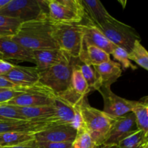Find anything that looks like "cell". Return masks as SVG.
Segmentation results:
<instances>
[{"label":"cell","instance_id":"5b68a950","mask_svg":"<svg viewBox=\"0 0 148 148\" xmlns=\"http://www.w3.org/2000/svg\"><path fill=\"white\" fill-rule=\"evenodd\" d=\"M48 16L54 25L80 23L85 17L82 0H46Z\"/></svg>","mask_w":148,"mask_h":148},{"label":"cell","instance_id":"f1b7e54d","mask_svg":"<svg viewBox=\"0 0 148 148\" xmlns=\"http://www.w3.org/2000/svg\"><path fill=\"white\" fill-rule=\"evenodd\" d=\"M111 54L116 60L119 62V64L122 66L123 69H126L128 68H132V69H137V66H134L129 59V53L123 48L116 46Z\"/></svg>","mask_w":148,"mask_h":148},{"label":"cell","instance_id":"9c48e42d","mask_svg":"<svg viewBox=\"0 0 148 148\" xmlns=\"http://www.w3.org/2000/svg\"><path fill=\"white\" fill-rule=\"evenodd\" d=\"M90 90L77 63H72L70 83L66 91L58 97L72 107L79 106Z\"/></svg>","mask_w":148,"mask_h":148},{"label":"cell","instance_id":"836d02e7","mask_svg":"<svg viewBox=\"0 0 148 148\" xmlns=\"http://www.w3.org/2000/svg\"><path fill=\"white\" fill-rule=\"evenodd\" d=\"M1 148H39L38 142L36 141V139L31 141L27 142V143H22V144L17 145L11 146V147H4Z\"/></svg>","mask_w":148,"mask_h":148},{"label":"cell","instance_id":"d590c367","mask_svg":"<svg viewBox=\"0 0 148 148\" xmlns=\"http://www.w3.org/2000/svg\"><path fill=\"white\" fill-rule=\"evenodd\" d=\"M10 0H0V10H1L2 7H4L6 4H8L10 2Z\"/></svg>","mask_w":148,"mask_h":148},{"label":"cell","instance_id":"8992f818","mask_svg":"<svg viewBox=\"0 0 148 148\" xmlns=\"http://www.w3.org/2000/svg\"><path fill=\"white\" fill-rule=\"evenodd\" d=\"M46 0H10L0 10V14L20 20L22 23L37 20L48 14Z\"/></svg>","mask_w":148,"mask_h":148},{"label":"cell","instance_id":"ffe728a7","mask_svg":"<svg viewBox=\"0 0 148 148\" xmlns=\"http://www.w3.org/2000/svg\"><path fill=\"white\" fill-rule=\"evenodd\" d=\"M78 59L84 64L93 66L108 62L111 60V58L110 54L105 51L95 46L83 43Z\"/></svg>","mask_w":148,"mask_h":148},{"label":"cell","instance_id":"d6a6232c","mask_svg":"<svg viewBox=\"0 0 148 148\" xmlns=\"http://www.w3.org/2000/svg\"><path fill=\"white\" fill-rule=\"evenodd\" d=\"M14 65L4 59H0V76H4L14 68Z\"/></svg>","mask_w":148,"mask_h":148},{"label":"cell","instance_id":"4dcf8cb0","mask_svg":"<svg viewBox=\"0 0 148 148\" xmlns=\"http://www.w3.org/2000/svg\"><path fill=\"white\" fill-rule=\"evenodd\" d=\"M39 148H72V143H38Z\"/></svg>","mask_w":148,"mask_h":148},{"label":"cell","instance_id":"ac0fdd59","mask_svg":"<svg viewBox=\"0 0 148 148\" xmlns=\"http://www.w3.org/2000/svg\"><path fill=\"white\" fill-rule=\"evenodd\" d=\"M32 54L34 64H36V66L39 71L44 70L58 64L69 56L59 49L33 51Z\"/></svg>","mask_w":148,"mask_h":148},{"label":"cell","instance_id":"5bb4252c","mask_svg":"<svg viewBox=\"0 0 148 148\" xmlns=\"http://www.w3.org/2000/svg\"><path fill=\"white\" fill-rule=\"evenodd\" d=\"M92 67L96 75L95 90H98L101 88H111V85L121 77L122 72L119 63L111 59Z\"/></svg>","mask_w":148,"mask_h":148},{"label":"cell","instance_id":"e0dca14e","mask_svg":"<svg viewBox=\"0 0 148 148\" xmlns=\"http://www.w3.org/2000/svg\"><path fill=\"white\" fill-rule=\"evenodd\" d=\"M82 26L84 32V44L95 46L105 51L108 54H111L116 46L113 44L90 22L88 21L87 23L82 24Z\"/></svg>","mask_w":148,"mask_h":148},{"label":"cell","instance_id":"7c38bea8","mask_svg":"<svg viewBox=\"0 0 148 148\" xmlns=\"http://www.w3.org/2000/svg\"><path fill=\"white\" fill-rule=\"evenodd\" d=\"M0 57L4 59L34 63L32 51L13 40L12 36L0 37Z\"/></svg>","mask_w":148,"mask_h":148},{"label":"cell","instance_id":"8fae6325","mask_svg":"<svg viewBox=\"0 0 148 148\" xmlns=\"http://www.w3.org/2000/svg\"><path fill=\"white\" fill-rule=\"evenodd\" d=\"M98 91L103 98V110L106 114L120 117L132 112L137 101H130L118 96L111 91V88H101Z\"/></svg>","mask_w":148,"mask_h":148},{"label":"cell","instance_id":"277c9868","mask_svg":"<svg viewBox=\"0 0 148 148\" xmlns=\"http://www.w3.org/2000/svg\"><path fill=\"white\" fill-rule=\"evenodd\" d=\"M94 25L113 44L123 48L128 53L132 50L136 41H141V38L135 29L119 21L114 17H111L104 23Z\"/></svg>","mask_w":148,"mask_h":148},{"label":"cell","instance_id":"4316f807","mask_svg":"<svg viewBox=\"0 0 148 148\" xmlns=\"http://www.w3.org/2000/svg\"><path fill=\"white\" fill-rule=\"evenodd\" d=\"M90 134L85 129L77 132V135L72 142V148H98Z\"/></svg>","mask_w":148,"mask_h":148},{"label":"cell","instance_id":"484cf974","mask_svg":"<svg viewBox=\"0 0 148 148\" xmlns=\"http://www.w3.org/2000/svg\"><path fill=\"white\" fill-rule=\"evenodd\" d=\"M22 23L17 19L0 14V37L14 36Z\"/></svg>","mask_w":148,"mask_h":148},{"label":"cell","instance_id":"44dd1931","mask_svg":"<svg viewBox=\"0 0 148 148\" xmlns=\"http://www.w3.org/2000/svg\"><path fill=\"white\" fill-rule=\"evenodd\" d=\"M52 105L55 109L53 116L55 125H70L75 116L73 107L58 96L55 97Z\"/></svg>","mask_w":148,"mask_h":148},{"label":"cell","instance_id":"603a6c76","mask_svg":"<svg viewBox=\"0 0 148 148\" xmlns=\"http://www.w3.org/2000/svg\"><path fill=\"white\" fill-rule=\"evenodd\" d=\"M35 140V134L21 132H11L0 134V147H11Z\"/></svg>","mask_w":148,"mask_h":148},{"label":"cell","instance_id":"3957f363","mask_svg":"<svg viewBox=\"0 0 148 148\" xmlns=\"http://www.w3.org/2000/svg\"><path fill=\"white\" fill-rule=\"evenodd\" d=\"M52 36L60 50L72 59H78L83 45L84 32L82 23L53 24Z\"/></svg>","mask_w":148,"mask_h":148},{"label":"cell","instance_id":"d6986e66","mask_svg":"<svg viewBox=\"0 0 148 148\" xmlns=\"http://www.w3.org/2000/svg\"><path fill=\"white\" fill-rule=\"evenodd\" d=\"M82 2L85 17L92 24H101L112 17L98 0H82Z\"/></svg>","mask_w":148,"mask_h":148},{"label":"cell","instance_id":"f35d334b","mask_svg":"<svg viewBox=\"0 0 148 148\" xmlns=\"http://www.w3.org/2000/svg\"><path fill=\"white\" fill-rule=\"evenodd\" d=\"M0 148H1V147H0Z\"/></svg>","mask_w":148,"mask_h":148},{"label":"cell","instance_id":"d4e9b609","mask_svg":"<svg viewBox=\"0 0 148 148\" xmlns=\"http://www.w3.org/2000/svg\"><path fill=\"white\" fill-rule=\"evenodd\" d=\"M129 59L148 71V51L141 41L135 42L132 50L129 53Z\"/></svg>","mask_w":148,"mask_h":148},{"label":"cell","instance_id":"8d00e7d4","mask_svg":"<svg viewBox=\"0 0 148 148\" xmlns=\"http://www.w3.org/2000/svg\"><path fill=\"white\" fill-rule=\"evenodd\" d=\"M6 90V89H0V92H1V91H3V90Z\"/></svg>","mask_w":148,"mask_h":148},{"label":"cell","instance_id":"1f68e13d","mask_svg":"<svg viewBox=\"0 0 148 148\" xmlns=\"http://www.w3.org/2000/svg\"><path fill=\"white\" fill-rule=\"evenodd\" d=\"M0 89L20 90V89H25V88H20V87L14 85L12 82L9 81L7 79H6L4 77L0 76Z\"/></svg>","mask_w":148,"mask_h":148},{"label":"cell","instance_id":"4fadbf2b","mask_svg":"<svg viewBox=\"0 0 148 148\" xmlns=\"http://www.w3.org/2000/svg\"><path fill=\"white\" fill-rule=\"evenodd\" d=\"M3 77L20 88H27L39 82V70L36 66L14 65V68Z\"/></svg>","mask_w":148,"mask_h":148},{"label":"cell","instance_id":"7402d4cb","mask_svg":"<svg viewBox=\"0 0 148 148\" xmlns=\"http://www.w3.org/2000/svg\"><path fill=\"white\" fill-rule=\"evenodd\" d=\"M132 112L135 115L139 130L145 133L148 143V95L137 101Z\"/></svg>","mask_w":148,"mask_h":148},{"label":"cell","instance_id":"2e32d148","mask_svg":"<svg viewBox=\"0 0 148 148\" xmlns=\"http://www.w3.org/2000/svg\"><path fill=\"white\" fill-rule=\"evenodd\" d=\"M51 127L49 123L33 120H0V134L11 132H21L36 134Z\"/></svg>","mask_w":148,"mask_h":148},{"label":"cell","instance_id":"7a4b0ae2","mask_svg":"<svg viewBox=\"0 0 148 148\" xmlns=\"http://www.w3.org/2000/svg\"><path fill=\"white\" fill-rule=\"evenodd\" d=\"M80 110L85 130L98 147L103 145L117 117L90 106L86 98L80 105Z\"/></svg>","mask_w":148,"mask_h":148},{"label":"cell","instance_id":"e575fe53","mask_svg":"<svg viewBox=\"0 0 148 148\" xmlns=\"http://www.w3.org/2000/svg\"><path fill=\"white\" fill-rule=\"evenodd\" d=\"M98 148H119L118 145H101L100 147H98Z\"/></svg>","mask_w":148,"mask_h":148},{"label":"cell","instance_id":"30bf717a","mask_svg":"<svg viewBox=\"0 0 148 148\" xmlns=\"http://www.w3.org/2000/svg\"><path fill=\"white\" fill-rule=\"evenodd\" d=\"M135 115L133 112L117 117L103 145H116L133 133L138 131Z\"/></svg>","mask_w":148,"mask_h":148},{"label":"cell","instance_id":"ba28073f","mask_svg":"<svg viewBox=\"0 0 148 148\" xmlns=\"http://www.w3.org/2000/svg\"><path fill=\"white\" fill-rule=\"evenodd\" d=\"M51 90L38 82L30 91L15 97L6 104L17 107H34L51 105L55 97Z\"/></svg>","mask_w":148,"mask_h":148},{"label":"cell","instance_id":"83f0119b","mask_svg":"<svg viewBox=\"0 0 148 148\" xmlns=\"http://www.w3.org/2000/svg\"><path fill=\"white\" fill-rule=\"evenodd\" d=\"M0 118L7 120H26L18 108L8 104H0Z\"/></svg>","mask_w":148,"mask_h":148},{"label":"cell","instance_id":"9a60e30c","mask_svg":"<svg viewBox=\"0 0 148 148\" xmlns=\"http://www.w3.org/2000/svg\"><path fill=\"white\" fill-rule=\"evenodd\" d=\"M77 135V131L70 125H57L51 127L35 134L38 143H72Z\"/></svg>","mask_w":148,"mask_h":148},{"label":"cell","instance_id":"74e56055","mask_svg":"<svg viewBox=\"0 0 148 148\" xmlns=\"http://www.w3.org/2000/svg\"><path fill=\"white\" fill-rule=\"evenodd\" d=\"M0 120H7V119H1V118H0Z\"/></svg>","mask_w":148,"mask_h":148},{"label":"cell","instance_id":"cb8c5ba5","mask_svg":"<svg viewBox=\"0 0 148 148\" xmlns=\"http://www.w3.org/2000/svg\"><path fill=\"white\" fill-rule=\"evenodd\" d=\"M118 146L119 148H148V143L145 133L138 130L120 142Z\"/></svg>","mask_w":148,"mask_h":148},{"label":"cell","instance_id":"52a82bcc","mask_svg":"<svg viewBox=\"0 0 148 148\" xmlns=\"http://www.w3.org/2000/svg\"><path fill=\"white\" fill-rule=\"evenodd\" d=\"M72 58L67 57L58 64L39 71V82L57 96L69 86L72 72Z\"/></svg>","mask_w":148,"mask_h":148},{"label":"cell","instance_id":"f546056e","mask_svg":"<svg viewBox=\"0 0 148 148\" xmlns=\"http://www.w3.org/2000/svg\"><path fill=\"white\" fill-rule=\"evenodd\" d=\"M78 68H79V71L82 73V76L85 78V81H86L87 84H88V87H89L90 90L94 91L95 90V87H96V75H95V72L94 71L93 67L90 65L84 64H77Z\"/></svg>","mask_w":148,"mask_h":148},{"label":"cell","instance_id":"6da1fadb","mask_svg":"<svg viewBox=\"0 0 148 148\" xmlns=\"http://www.w3.org/2000/svg\"><path fill=\"white\" fill-rule=\"evenodd\" d=\"M53 24L48 14L37 20L23 23L13 40L30 51L59 49L52 36Z\"/></svg>","mask_w":148,"mask_h":148}]
</instances>
